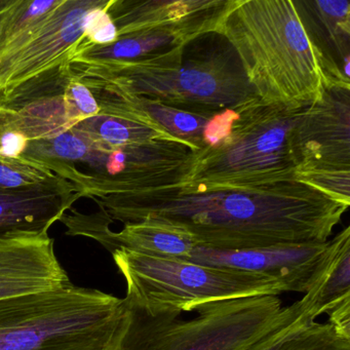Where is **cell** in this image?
Returning a JSON list of instances; mask_svg holds the SVG:
<instances>
[{"label":"cell","mask_w":350,"mask_h":350,"mask_svg":"<svg viewBox=\"0 0 350 350\" xmlns=\"http://www.w3.org/2000/svg\"><path fill=\"white\" fill-rule=\"evenodd\" d=\"M29 143L17 113L0 107V159H21Z\"/></svg>","instance_id":"obj_26"},{"label":"cell","mask_w":350,"mask_h":350,"mask_svg":"<svg viewBox=\"0 0 350 350\" xmlns=\"http://www.w3.org/2000/svg\"><path fill=\"white\" fill-rule=\"evenodd\" d=\"M113 0L92 12L85 26V36L79 46H107L118 38V28L108 14Z\"/></svg>","instance_id":"obj_28"},{"label":"cell","mask_w":350,"mask_h":350,"mask_svg":"<svg viewBox=\"0 0 350 350\" xmlns=\"http://www.w3.org/2000/svg\"><path fill=\"white\" fill-rule=\"evenodd\" d=\"M294 149L296 173L350 172V87L325 83L299 120Z\"/></svg>","instance_id":"obj_10"},{"label":"cell","mask_w":350,"mask_h":350,"mask_svg":"<svg viewBox=\"0 0 350 350\" xmlns=\"http://www.w3.org/2000/svg\"><path fill=\"white\" fill-rule=\"evenodd\" d=\"M60 221L66 225V234L89 237L111 254L122 249L155 257L189 260L198 247L185 231L155 219L126 223L118 232L111 230V221L101 211L85 215L72 210L70 214L65 213Z\"/></svg>","instance_id":"obj_14"},{"label":"cell","mask_w":350,"mask_h":350,"mask_svg":"<svg viewBox=\"0 0 350 350\" xmlns=\"http://www.w3.org/2000/svg\"><path fill=\"white\" fill-rule=\"evenodd\" d=\"M70 282L50 235H26L0 243V299L55 290Z\"/></svg>","instance_id":"obj_15"},{"label":"cell","mask_w":350,"mask_h":350,"mask_svg":"<svg viewBox=\"0 0 350 350\" xmlns=\"http://www.w3.org/2000/svg\"><path fill=\"white\" fill-rule=\"evenodd\" d=\"M122 299L75 284L0 299V350H111Z\"/></svg>","instance_id":"obj_5"},{"label":"cell","mask_w":350,"mask_h":350,"mask_svg":"<svg viewBox=\"0 0 350 350\" xmlns=\"http://www.w3.org/2000/svg\"><path fill=\"white\" fill-rule=\"evenodd\" d=\"M307 34L325 63L327 81L350 87V3L294 1Z\"/></svg>","instance_id":"obj_17"},{"label":"cell","mask_w":350,"mask_h":350,"mask_svg":"<svg viewBox=\"0 0 350 350\" xmlns=\"http://www.w3.org/2000/svg\"><path fill=\"white\" fill-rule=\"evenodd\" d=\"M92 200L111 223L155 219L219 251L325 243L349 208L298 181L231 189L171 186Z\"/></svg>","instance_id":"obj_1"},{"label":"cell","mask_w":350,"mask_h":350,"mask_svg":"<svg viewBox=\"0 0 350 350\" xmlns=\"http://www.w3.org/2000/svg\"><path fill=\"white\" fill-rule=\"evenodd\" d=\"M0 107L17 113L30 142L55 138L100 113L97 100L69 62L1 90Z\"/></svg>","instance_id":"obj_9"},{"label":"cell","mask_w":350,"mask_h":350,"mask_svg":"<svg viewBox=\"0 0 350 350\" xmlns=\"http://www.w3.org/2000/svg\"><path fill=\"white\" fill-rule=\"evenodd\" d=\"M295 180L308 184L319 191L350 206V172L296 173Z\"/></svg>","instance_id":"obj_27"},{"label":"cell","mask_w":350,"mask_h":350,"mask_svg":"<svg viewBox=\"0 0 350 350\" xmlns=\"http://www.w3.org/2000/svg\"><path fill=\"white\" fill-rule=\"evenodd\" d=\"M112 257L126 280L124 302L150 315L190 312L214 301L286 293L278 280L253 272L122 249Z\"/></svg>","instance_id":"obj_7"},{"label":"cell","mask_w":350,"mask_h":350,"mask_svg":"<svg viewBox=\"0 0 350 350\" xmlns=\"http://www.w3.org/2000/svg\"><path fill=\"white\" fill-rule=\"evenodd\" d=\"M306 108L264 103L259 98L241 104L226 138L198 151L189 173L176 186L231 189L296 181L295 129Z\"/></svg>","instance_id":"obj_4"},{"label":"cell","mask_w":350,"mask_h":350,"mask_svg":"<svg viewBox=\"0 0 350 350\" xmlns=\"http://www.w3.org/2000/svg\"><path fill=\"white\" fill-rule=\"evenodd\" d=\"M278 296L214 301L196 307L198 317L150 315L124 302L111 350H241L284 314Z\"/></svg>","instance_id":"obj_6"},{"label":"cell","mask_w":350,"mask_h":350,"mask_svg":"<svg viewBox=\"0 0 350 350\" xmlns=\"http://www.w3.org/2000/svg\"><path fill=\"white\" fill-rule=\"evenodd\" d=\"M122 94L134 107L144 112L170 136L187 143L198 151L213 148L226 138L239 107L237 106L213 114L196 113L170 107L159 102Z\"/></svg>","instance_id":"obj_18"},{"label":"cell","mask_w":350,"mask_h":350,"mask_svg":"<svg viewBox=\"0 0 350 350\" xmlns=\"http://www.w3.org/2000/svg\"><path fill=\"white\" fill-rule=\"evenodd\" d=\"M193 40L167 31L138 32L120 36L107 46H79L69 63L112 64L135 63L155 58Z\"/></svg>","instance_id":"obj_20"},{"label":"cell","mask_w":350,"mask_h":350,"mask_svg":"<svg viewBox=\"0 0 350 350\" xmlns=\"http://www.w3.org/2000/svg\"><path fill=\"white\" fill-rule=\"evenodd\" d=\"M216 33L232 46L264 103L302 107L321 95L325 60L294 1L231 0Z\"/></svg>","instance_id":"obj_2"},{"label":"cell","mask_w":350,"mask_h":350,"mask_svg":"<svg viewBox=\"0 0 350 350\" xmlns=\"http://www.w3.org/2000/svg\"><path fill=\"white\" fill-rule=\"evenodd\" d=\"M62 178L25 159H0V189L24 191L56 183Z\"/></svg>","instance_id":"obj_24"},{"label":"cell","mask_w":350,"mask_h":350,"mask_svg":"<svg viewBox=\"0 0 350 350\" xmlns=\"http://www.w3.org/2000/svg\"><path fill=\"white\" fill-rule=\"evenodd\" d=\"M315 321L308 303L301 299L284 309L280 321L241 350H276L288 338Z\"/></svg>","instance_id":"obj_23"},{"label":"cell","mask_w":350,"mask_h":350,"mask_svg":"<svg viewBox=\"0 0 350 350\" xmlns=\"http://www.w3.org/2000/svg\"><path fill=\"white\" fill-rule=\"evenodd\" d=\"M276 350H350V340L337 334L329 323L313 321Z\"/></svg>","instance_id":"obj_25"},{"label":"cell","mask_w":350,"mask_h":350,"mask_svg":"<svg viewBox=\"0 0 350 350\" xmlns=\"http://www.w3.org/2000/svg\"><path fill=\"white\" fill-rule=\"evenodd\" d=\"M71 131L93 144L105 147L140 144L159 139H176L153 122L105 113L85 118L77 122Z\"/></svg>","instance_id":"obj_21"},{"label":"cell","mask_w":350,"mask_h":350,"mask_svg":"<svg viewBox=\"0 0 350 350\" xmlns=\"http://www.w3.org/2000/svg\"><path fill=\"white\" fill-rule=\"evenodd\" d=\"M107 0H62L15 54L0 58V91L69 62L85 36L92 12Z\"/></svg>","instance_id":"obj_11"},{"label":"cell","mask_w":350,"mask_h":350,"mask_svg":"<svg viewBox=\"0 0 350 350\" xmlns=\"http://www.w3.org/2000/svg\"><path fill=\"white\" fill-rule=\"evenodd\" d=\"M89 144L81 161L62 167L56 175L90 198L179 185L189 173L198 153L177 139L118 147L99 146L90 141Z\"/></svg>","instance_id":"obj_8"},{"label":"cell","mask_w":350,"mask_h":350,"mask_svg":"<svg viewBox=\"0 0 350 350\" xmlns=\"http://www.w3.org/2000/svg\"><path fill=\"white\" fill-rule=\"evenodd\" d=\"M231 0H113L108 14L118 38L167 31L194 40L216 33Z\"/></svg>","instance_id":"obj_12"},{"label":"cell","mask_w":350,"mask_h":350,"mask_svg":"<svg viewBox=\"0 0 350 350\" xmlns=\"http://www.w3.org/2000/svg\"><path fill=\"white\" fill-rule=\"evenodd\" d=\"M350 298V227L327 241L313 274L310 286L303 299L308 303L315 319L329 313Z\"/></svg>","instance_id":"obj_19"},{"label":"cell","mask_w":350,"mask_h":350,"mask_svg":"<svg viewBox=\"0 0 350 350\" xmlns=\"http://www.w3.org/2000/svg\"><path fill=\"white\" fill-rule=\"evenodd\" d=\"M325 243H288L255 249L219 251L198 247L189 260L204 265L219 266L253 272L278 280L286 292L308 291Z\"/></svg>","instance_id":"obj_13"},{"label":"cell","mask_w":350,"mask_h":350,"mask_svg":"<svg viewBox=\"0 0 350 350\" xmlns=\"http://www.w3.org/2000/svg\"><path fill=\"white\" fill-rule=\"evenodd\" d=\"M83 198L70 182L24 191L0 189V243L26 235H46L75 202Z\"/></svg>","instance_id":"obj_16"},{"label":"cell","mask_w":350,"mask_h":350,"mask_svg":"<svg viewBox=\"0 0 350 350\" xmlns=\"http://www.w3.org/2000/svg\"><path fill=\"white\" fill-rule=\"evenodd\" d=\"M327 314L329 323L337 334L350 340V298L342 301Z\"/></svg>","instance_id":"obj_29"},{"label":"cell","mask_w":350,"mask_h":350,"mask_svg":"<svg viewBox=\"0 0 350 350\" xmlns=\"http://www.w3.org/2000/svg\"><path fill=\"white\" fill-rule=\"evenodd\" d=\"M62 0H0V55L44 22Z\"/></svg>","instance_id":"obj_22"},{"label":"cell","mask_w":350,"mask_h":350,"mask_svg":"<svg viewBox=\"0 0 350 350\" xmlns=\"http://www.w3.org/2000/svg\"><path fill=\"white\" fill-rule=\"evenodd\" d=\"M186 46L140 62L70 66L77 77L196 113H216L258 98L228 42L220 49L198 51L190 58H185Z\"/></svg>","instance_id":"obj_3"}]
</instances>
